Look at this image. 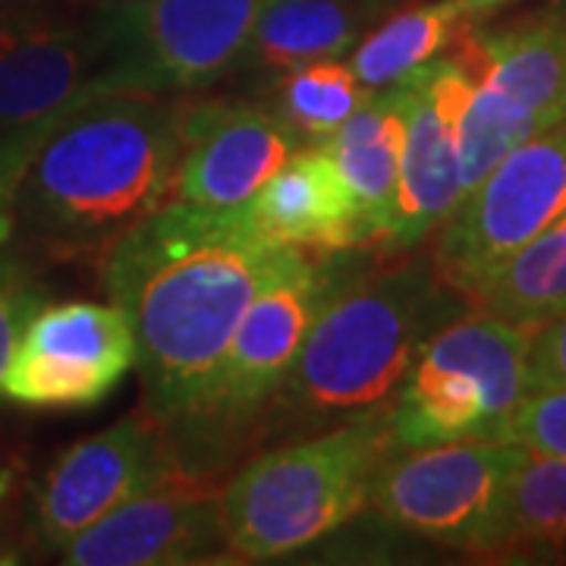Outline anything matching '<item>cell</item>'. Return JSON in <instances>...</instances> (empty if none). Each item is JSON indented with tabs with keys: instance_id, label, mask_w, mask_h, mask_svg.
<instances>
[{
	"instance_id": "18",
	"label": "cell",
	"mask_w": 566,
	"mask_h": 566,
	"mask_svg": "<svg viewBox=\"0 0 566 566\" xmlns=\"http://www.w3.org/2000/svg\"><path fill=\"white\" fill-rule=\"evenodd\" d=\"M324 148L337 161L353 202L359 211L365 243H390L400 192V158H403V114L397 88L371 92L349 120L340 123Z\"/></svg>"
},
{
	"instance_id": "17",
	"label": "cell",
	"mask_w": 566,
	"mask_h": 566,
	"mask_svg": "<svg viewBox=\"0 0 566 566\" xmlns=\"http://www.w3.org/2000/svg\"><path fill=\"white\" fill-rule=\"evenodd\" d=\"M243 211L262 233L293 249L344 252L365 245L353 192L324 145L296 151Z\"/></svg>"
},
{
	"instance_id": "7",
	"label": "cell",
	"mask_w": 566,
	"mask_h": 566,
	"mask_svg": "<svg viewBox=\"0 0 566 566\" xmlns=\"http://www.w3.org/2000/svg\"><path fill=\"white\" fill-rule=\"evenodd\" d=\"M453 48L475 85L457 129L465 196L516 145L566 120V20L497 35L465 25Z\"/></svg>"
},
{
	"instance_id": "25",
	"label": "cell",
	"mask_w": 566,
	"mask_h": 566,
	"mask_svg": "<svg viewBox=\"0 0 566 566\" xmlns=\"http://www.w3.org/2000/svg\"><path fill=\"white\" fill-rule=\"evenodd\" d=\"M70 111H63L57 117H48V120L20 126V129H10V133H0V249L10 240V233H13L17 211H20L22 182H25L29 167L35 161V155H39L44 139L51 136V129Z\"/></svg>"
},
{
	"instance_id": "20",
	"label": "cell",
	"mask_w": 566,
	"mask_h": 566,
	"mask_svg": "<svg viewBox=\"0 0 566 566\" xmlns=\"http://www.w3.org/2000/svg\"><path fill=\"white\" fill-rule=\"evenodd\" d=\"M363 25V3L353 0H262L245 54L264 70H293L305 61L340 57Z\"/></svg>"
},
{
	"instance_id": "9",
	"label": "cell",
	"mask_w": 566,
	"mask_h": 566,
	"mask_svg": "<svg viewBox=\"0 0 566 566\" xmlns=\"http://www.w3.org/2000/svg\"><path fill=\"white\" fill-rule=\"evenodd\" d=\"M139 359L117 303L39 305L7 363L0 397L29 409H88L114 394Z\"/></svg>"
},
{
	"instance_id": "28",
	"label": "cell",
	"mask_w": 566,
	"mask_h": 566,
	"mask_svg": "<svg viewBox=\"0 0 566 566\" xmlns=\"http://www.w3.org/2000/svg\"><path fill=\"white\" fill-rule=\"evenodd\" d=\"M22 3H32V0H0V13H7V10H17Z\"/></svg>"
},
{
	"instance_id": "10",
	"label": "cell",
	"mask_w": 566,
	"mask_h": 566,
	"mask_svg": "<svg viewBox=\"0 0 566 566\" xmlns=\"http://www.w3.org/2000/svg\"><path fill=\"white\" fill-rule=\"evenodd\" d=\"M262 0H142L114 7V80L120 92L202 88L249 48Z\"/></svg>"
},
{
	"instance_id": "29",
	"label": "cell",
	"mask_w": 566,
	"mask_h": 566,
	"mask_svg": "<svg viewBox=\"0 0 566 566\" xmlns=\"http://www.w3.org/2000/svg\"><path fill=\"white\" fill-rule=\"evenodd\" d=\"M472 10H479V7H494V3H504V0H465Z\"/></svg>"
},
{
	"instance_id": "5",
	"label": "cell",
	"mask_w": 566,
	"mask_h": 566,
	"mask_svg": "<svg viewBox=\"0 0 566 566\" xmlns=\"http://www.w3.org/2000/svg\"><path fill=\"white\" fill-rule=\"evenodd\" d=\"M532 331L475 312L438 327L390 406L394 447L501 438L528 390Z\"/></svg>"
},
{
	"instance_id": "22",
	"label": "cell",
	"mask_w": 566,
	"mask_h": 566,
	"mask_svg": "<svg viewBox=\"0 0 566 566\" xmlns=\"http://www.w3.org/2000/svg\"><path fill=\"white\" fill-rule=\"evenodd\" d=\"M340 57H318L286 70L281 117L305 136H331L371 95Z\"/></svg>"
},
{
	"instance_id": "11",
	"label": "cell",
	"mask_w": 566,
	"mask_h": 566,
	"mask_svg": "<svg viewBox=\"0 0 566 566\" xmlns=\"http://www.w3.org/2000/svg\"><path fill=\"white\" fill-rule=\"evenodd\" d=\"M334 277L324 264L300 252L245 308L221 365L211 375L199 406L189 419L243 422L262 403L274 400L290 365L318 315Z\"/></svg>"
},
{
	"instance_id": "13",
	"label": "cell",
	"mask_w": 566,
	"mask_h": 566,
	"mask_svg": "<svg viewBox=\"0 0 566 566\" xmlns=\"http://www.w3.org/2000/svg\"><path fill=\"white\" fill-rule=\"evenodd\" d=\"M394 88L403 114V158L390 245H416L444 227L463 199L457 129L475 85L447 57L424 63Z\"/></svg>"
},
{
	"instance_id": "21",
	"label": "cell",
	"mask_w": 566,
	"mask_h": 566,
	"mask_svg": "<svg viewBox=\"0 0 566 566\" xmlns=\"http://www.w3.org/2000/svg\"><path fill=\"white\" fill-rule=\"evenodd\" d=\"M469 17L472 7L465 0L406 7L356 44L349 66L365 88H387L450 48L469 25Z\"/></svg>"
},
{
	"instance_id": "24",
	"label": "cell",
	"mask_w": 566,
	"mask_h": 566,
	"mask_svg": "<svg viewBox=\"0 0 566 566\" xmlns=\"http://www.w3.org/2000/svg\"><path fill=\"white\" fill-rule=\"evenodd\" d=\"M504 441L566 460V387H532L510 412Z\"/></svg>"
},
{
	"instance_id": "3",
	"label": "cell",
	"mask_w": 566,
	"mask_h": 566,
	"mask_svg": "<svg viewBox=\"0 0 566 566\" xmlns=\"http://www.w3.org/2000/svg\"><path fill=\"white\" fill-rule=\"evenodd\" d=\"M447 281L422 264L331 286L274 400L305 419L385 409L447 318Z\"/></svg>"
},
{
	"instance_id": "8",
	"label": "cell",
	"mask_w": 566,
	"mask_h": 566,
	"mask_svg": "<svg viewBox=\"0 0 566 566\" xmlns=\"http://www.w3.org/2000/svg\"><path fill=\"white\" fill-rule=\"evenodd\" d=\"M566 211V120L516 145L444 221L438 271L465 293Z\"/></svg>"
},
{
	"instance_id": "19",
	"label": "cell",
	"mask_w": 566,
	"mask_h": 566,
	"mask_svg": "<svg viewBox=\"0 0 566 566\" xmlns=\"http://www.w3.org/2000/svg\"><path fill=\"white\" fill-rule=\"evenodd\" d=\"M479 312L538 331L566 308V211L465 290Z\"/></svg>"
},
{
	"instance_id": "1",
	"label": "cell",
	"mask_w": 566,
	"mask_h": 566,
	"mask_svg": "<svg viewBox=\"0 0 566 566\" xmlns=\"http://www.w3.org/2000/svg\"><path fill=\"white\" fill-rule=\"evenodd\" d=\"M300 252L262 233L243 205L167 202L111 243L104 286L133 322L161 419L192 416L245 308Z\"/></svg>"
},
{
	"instance_id": "30",
	"label": "cell",
	"mask_w": 566,
	"mask_h": 566,
	"mask_svg": "<svg viewBox=\"0 0 566 566\" xmlns=\"http://www.w3.org/2000/svg\"><path fill=\"white\" fill-rule=\"evenodd\" d=\"M102 3H107V7H136L142 0H102Z\"/></svg>"
},
{
	"instance_id": "23",
	"label": "cell",
	"mask_w": 566,
	"mask_h": 566,
	"mask_svg": "<svg viewBox=\"0 0 566 566\" xmlns=\"http://www.w3.org/2000/svg\"><path fill=\"white\" fill-rule=\"evenodd\" d=\"M566 547V460L526 450L506 501V547Z\"/></svg>"
},
{
	"instance_id": "26",
	"label": "cell",
	"mask_w": 566,
	"mask_h": 566,
	"mask_svg": "<svg viewBox=\"0 0 566 566\" xmlns=\"http://www.w3.org/2000/svg\"><path fill=\"white\" fill-rule=\"evenodd\" d=\"M39 290L20 264L0 262V381L17 349L22 327L39 312Z\"/></svg>"
},
{
	"instance_id": "27",
	"label": "cell",
	"mask_w": 566,
	"mask_h": 566,
	"mask_svg": "<svg viewBox=\"0 0 566 566\" xmlns=\"http://www.w3.org/2000/svg\"><path fill=\"white\" fill-rule=\"evenodd\" d=\"M532 387H566V308L532 334L528 390Z\"/></svg>"
},
{
	"instance_id": "2",
	"label": "cell",
	"mask_w": 566,
	"mask_h": 566,
	"mask_svg": "<svg viewBox=\"0 0 566 566\" xmlns=\"http://www.w3.org/2000/svg\"><path fill=\"white\" fill-rule=\"evenodd\" d=\"M182 120L148 92H107L73 107L25 174L20 211L57 243H114L170 202Z\"/></svg>"
},
{
	"instance_id": "16",
	"label": "cell",
	"mask_w": 566,
	"mask_h": 566,
	"mask_svg": "<svg viewBox=\"0 0 566 566\" xmlns=\"http://www.w3.org/2000/svg\"><path fill=\"white\" fill-rule=\"evenodd\" d=\"M227 547L221 504L182 491H145L61 547L70 566H182Z\"/></svg>"
},
{
	"instance_id": "6",
	"label": "cell",
	"mask_w": 566,
	"mask_h": 566,
	"mask_svg": "<svg viewBox=\"0 0 566 566\" xmlns=\"http://www.w3.org/2000/svg\"><path fill=\"white\" fill-rule=\"evenodd\" d=\"M523 457L526 447L504 438L394 447L375 475L368 504L428 542L504 551L510 482Z\"/></svg>"
},
{
	"instance_id": "4",
	"label": "cell",
	"mask_w": 566,
	"mask_h": 566,
	"mask_svg": "<svg viewBox=\"0 0 566 566\" xmlns=\"http://www.w3.org/2000/svg\"><path fill=\"white\" fill-rule=\"evenodd\" d=\"M390 450V409H378L252 460L218 501L227 547L274 560L322 542L371 501Z\"/></svg>"
},
{
	"instance_id": "14",
	"label": "cell",
	"mask_w": 566,
	"mask_h": 566,
	"mask_svg": "<svg viewBox=\"0 0 566 566\" xmlns=\"http://www.w3.org/2000/svg\"><path fill=\"white\" fill-rule=\"evenodd\" d=\"M167 475L170 453L158 434L139 416H126L70 447L48 469L35 501V535L44 547L61 551L111 510L167 485Z\"/></svg>"
},
{
	"instance_id": "15",
	"label": "cell",
	"mask_w": 566,
	"mask_h": 566,
	"mask_svg": "<svg viewBox=\"0 0 566 566\" xmlns=\"http://www.w3.org/2000/svg\"><path fill=\"white\" fill-rule=\"evenodd\" d=\"M296 155L293 126L262 107H202L182 120L170 202L240 208Z\"/></svg>"
},
{
	"instance_id": "31",
	"label": "cell",
	"mask_w": 566,
	"mask_h": 566,
	"mask_svg": "<svg viewBox=\"0 0 566 566\" xmlns=\"http://www.w3.org/2000/svg\"><path fill=\"white\" fill-rule=\"evenodd\" d=\"M353 3H363L365 7V3H375V0H353Z\"/></svg>"
},
{
	"instance_id": "12",
	"label": "cell",
	"mask_w": 566,
	"mask_h": 566,
	"mask_svg": "<svg viewBox=\"0 0 566 566\" xmlns=\"http://www.w3.org/2000/svg\"><path fill=\"white\" fill-rule=\"evenodd\" d=\"M111 17L92 25L0 17V133L120 92Z\"/></svg>"
}]
</instances>
